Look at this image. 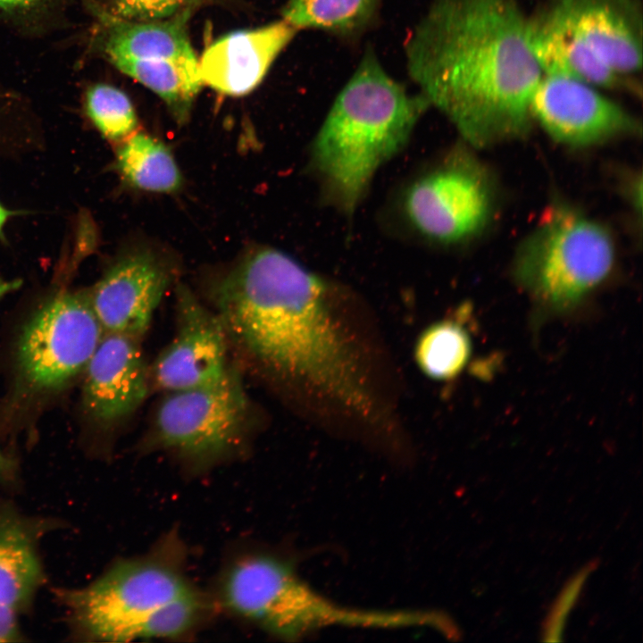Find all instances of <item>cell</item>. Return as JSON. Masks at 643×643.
Masks as SVG:
<instances>
[{
    "label": "cell",
    "mask_w": 643,
    "mask_h": 643,
    "mask_svg": "<svg viewBox=\"0 0 643 643\" xmlns=\"http://www.w3.org/2000/svg\"><path fill=\"white\" fill-rule=\"evenodd\" d=\"M11 215V212L0 203V233L2 232Z\"/></svg>",
    "instance_id": "f546056e"
},
{
    "label": "cell",
    "mask_w": 643,
    "mask_h": 643,
    "mask_svg": "<svg viewBox=\"0 0 643 643\" xmlns=\"http://www.w3.org/2000/svg\"><path fill=\"white\" fill-rule=\"evenodd\" d=\"M2 117L4 116L0 115V151L7 150L6 146H13V143H21L16 141L21 138V136H16V132L8 128L6 121H4Z\"/></svg>",
    "instance_id": "484cf974"
},
{
    "label": "cell",
    "mask_w": 643,
    "mask_h": 643,
    "mask_svg": "<svg viewBox=\"0 0 643 643\" xmlns=\"http://www.w3.org/2000/svg\"><path fill=\"white\" fill-rule=\"evenodd\" d=\"M111 63L158 95L179 121L187 119L193 101L204 86L197 59L118 58Z\"/></svg>",
    "instance_id": "ac0fdd59"
},
{
    "label": "cell",
    "mask_w": 643,
    "mask_h": 643,
    "mask_svg": "<svg viewBox=\"0 0 643 643\" xmlns=\"http://www.w3.org/2000/svg\"><path fill=\"white\" fill-rule=\"evenodd\" d=\"M296 29L281 20L228 33L209 45L198 60L204 85L228 96H243L263 79Z\"/></svg>",
    "instance_id": "9a60e30c"
},
{
    "label": "cell",
    "mask_w": 643,
    "mask_h": 643,
    "mask_svg": "<svg viewBox=\"0 0 643 643\" xmlns=\"http://www.w3.org/2000/svg\"><path fill=\"white\" fill-rule=\"evenodd\" d=\"M172 280L171 266L152 252L136 251L117 260L88 290L104 332L142 340Z\"/></svg>",
    "instance_id": "4fadbf2b"
},
{
    "label": "cell",
    "mask_w": 643,
    "mask_h": 643,
    "mask_svg": "<svg viewBox=\"0 0 643 643\" xmlns=\"http://www.w3.org/2000/svg\"><path fill=\"white\" fill-rule=\"evenodd\" d=\"M256 424L255 407L232 364L215 383L164 393L141 445L202 472L240 454Z\"/></svg>",
    "instance_id": "ba28073f"
},
{
    "label": "cell",
    "mask_w": 643,
    "mask_h": 643,
    "mask_svg": "<svg viewBox=\"0 0 643 643\" xmlns=\"http://www.w3.org/2000/svg\"><path fill=\"white\" fill-rule=\"evenodd\" d=\"M430 106L475 147L526 136L543 72L517 0H433L405 42Z\"/></svg>",
    "instance_id": "7a4b0ae2"
},
{
    "label": "cell",
    "mask_w": 643,
    "mask_h": 643,
    "mask_svg": "<svg viewBox=\"0 0 643 643\" xmlns=\"http://www.w3.org/2000/svg\"><path fill=\"white\" fill-rule=\"evenodd\" d=\"M214 602L286 641L333 627L379 630L386 622L381 608L338 603L305 581L289 560L268 552L246 553L230 561L221 574Z\"/></svg>",
    "instance_id": "8992f818"
},
{
    "label": "cell",
    "mask_w": 643,
    "mask_h": 643,
    "mask_svg": "<svg viewBox=\"0 0 643 643\" xmlns=\"http://www.w3.org/2000/svg\"><path fill=\"white\" fill-rule=\"evenodd\" d=\"M38 527L14 507L0 505V606L19 614L43 585Z\"/></svg>",
    "instance_id": "2e32d148"
},
{
    "label": "cell",
    "mask_w": 643,
    "mask_h": 643,
    "mask_svg": "<svg viewBox=\"0 0 643 643\" xmlns=\"http://www.w3.org/2000/svg\"><path fill=\"white\" fill-rule=\"evenodd\" d=\"M104 334L88 291L55 296L21 332L17 349L21 377L38 390L63 386L84 372Z\"/></svg>",
    "instance_id": "30bf717a"
},
{
    "label": "cell",
    "mask_w": 643,
    "mask_h": 643,
    "mask_svg": "<svg viewBox=\"0 0 643 643\" xmlns=\"http://www.w3.org/2000/svg\"><path fill=\"white\" fill-rule=\"evenodd\" d=\"M615 257L605 227L557 205L521 244L513 273L532 301L538 322L579 311L611 277Z\"/></svg>",
    "instance_id": "52a82bcc"
},
{
    "label": "cell",
    "mask_w": 643,
    "mask_h": 643,
    "mask_svg": "<svg viewBox=\"0 0 643 643\" xmlns=\"http://www.w3.org/2000/svg\"><path fill=\"white\" fill-rule=\"evenodd\" d=\"M337 293L287 254L262 248L218 279L210 297L230 346L268 382L377 425L380 405Z\"/></svg>",
    "instance_id": "6da1fadb"
},
{
    "label": "cell",
    "mask_w": 643,
    "mask_h": 643,
    "mask_svg": "<svg viewBox=\"0 0 643 643\" xmlns=\"http://www.w3.org/2000/svg\"><path fill=\"white\" fill-rule=\"evenodd\" d=\"M21 285L20 280H0V300L16 291Z\"/></svg>",
    "instance_id": "83f0119b"
},
{
    "label": "cell",
    "mask_w": 643,
    "mask_h": 643,
    "mask_svg": "<svg viewBox=\"0 0 643 643\" xmlns=\"http://www.w3.org/2000/svg\"><path fill=\"white\" fill-rule=\"evenodd\" d=\"M642 21L639 0H549L527 35L543 74L614 89L641 71Z\"/></svg>",
    "instance_id": "5b68a950"
},
{
    "label": "cell",
    "mask_w": 643,
    "mask_h": 643,
    "mask_svg": "<svg viewBox=\"0 0 643 643\" xmlns=\"http://www.w3.org/2000/svg\"><path fill=\"white\" fill-rule=\"evenodd\" d=\"M597 565V560H592L574 574L564 587L545 620L543 625L545 641L561 640L567 616L576 604L588 577Z\"/></svg>",
    "instance_id": "603a6c76"
},
{
    "label": "cell",
    "mask_w": 643,
    "mask_h": 643,
    "mask_svg": "<svg viewBox=\"0 0 643 643\" xmlns=\"http://www.w3.org/2000/svg\"><path fill=\"white\" fill-rule=\"evenodd\" d=\"M530 113L551 138L573 147L641 131L639 121L600 88L563 76L542 75L530 99Z\"/></svg>",
    "instance_id": "7c38bea8"
},
{
    "label": "cell",
    "mask_w": 643,
    "mask_h": 643,
    "mask_svg": "<svg viewBox=\"0 0 643 643\" xmlns=\"http://www.w3.org/2000/svg\"><path fill=\"white\" fill-rule=\"evenodd\" d=\"M175 300L174 337L149 365L151 389L163 393L215 383L232 365L227 333L215 312L183 285Z\"/></svg>",
    "instance_id": "8fae6325"
},
{
    "label": "cell",
    "mask_w": 643,
    "mask_h": 643,
    "mask_svg": "<svg viewBox=\"0 0 643 643\" xmlns=\"http://www.w3.org/2000/svg\"><path fill=\"white\" fill-rule=\"evenodd\" d=\"M430 104L410 95L366 50L336 97L313 146V161L331 198L351 213L377 170L396 155Z\"/></svg>",
    "instance_id": "3957f363"
},
{
    "label": "cell",
    "mask_w": 643,
    "mask_h": 643,
    "mask_svg": "<svg viewBox=\"0 0 643 643\" xmlns=\"http://www.w3.org/2000/svg\"><path fill=\"white\" fill-rule=\"evenodd\" d=\"M21 636L17 614L0 606V642L20 641Z\"/></svg>",
    "instance_id": "d4e9b609"
},
{
    "label": "cell",
    "mask_w": 643,
    "mask_h": 643,
    "mask_svg": "<svg viewBox=\"0 0 643 643\" xmlns=\"http://www.w3.org/2000/svg\"><path fill=\"white\" fill-rule=\"evenodd\" d=\"M207 0H108L109 13L126 20L167 19Z\"/></svg>",
    "instance_id": "cb8c5ba5"
},
{
    "label": "cell",
    "mask_w": 643,
    "mask_h": 643,
    "mask_svg": "<svg viewBox=\"0 0 643 643\" xmlns=\"http://www.w3.org/2000/svg\"><path fill=\"white\" fill-rule=\"evenodd\" d=\"M42 0H0V10L13 11L32 7Z\"/></svg>",
    "instance_id": "4316f807"
},
{
    "label": "cell",
    "mask_w": 643,
    "mask_h": 643,
    "mask_svg": "<svg viewBox=\"0 0 643 643\" xmlns=\"http://www.w3.org/2000/svg\"><path fill=\"white\" fill-rule=\"evenodd\" d=\"M382 0H288L282 20L295 29H321L342 37L369 27Z\"/></svg>",
    "instance_id": "d6986e66"
},
{
    "label": "cell",
    "mask_w": 643,
    "mask_h": 643,
    "mask_svg": "<svg viewBox=\"0 0 643 643\" xmlns=\"http://www.w3.org/2000/svg\"><path fill=\"white\" fill-rule=\"evenodd\" d=\"M472 341L468 330L457 320L436 322L425 329L414 347L415 362L429 378L449 380L469 363Z\"/></svg>",
    "instance_id": "44dd1931"
},
{
    "label": "cell",
    "mask_w": 643,
    "mask_h": 643,
    "mask_svg": "<svg viewBox=\"0 0 643 643\" xmlns=\"http://www.w3.org/2000/svg\"><path fill=\"white\" fill-rule=\"evenodd\" d=\"M493 200V185L485 168L470 153L455 149L409 187L404 207L422 235L451 244L485 228Z\"/></svg>",
    "instance_id": "9c48e42d"
},
{
    "label": "cell",
    "mask_w": 643,
    "mask_h": 643,
    "mask_svg": "<svg viewBox=\"0 0 643 643\" xmlns=\"http://www.w3.org/2000/svg\"><path fill=\"white\" fill-rule=\"evenodd\" d=\"M59 596L79 633L100 642L190 636L216 607L177 560L157 552L121 559Z\"/></svg>",
    "instance_id": "277c9868"
},
{
    "label": "cell",
    "mask_w": 643,
    "mask_h": 643,
    "mask_svg": "<svg viewBox=\"0 0 643 643\" xmlns=\"http://www.w3.org/2000/svg\"><path fill=\"white\" fill-rule=\"evenodd\" d=\"M193 9L167 19L131 21L98 9L104 24V52L111 62L128 59H197L191 46L188 22Z\"/></svg>",
    "instance_id": "e0dca14e"
},
{
    "label": "cell",
    "mask_w": 643,
    "mask_h": 643,
    "mask_svg": "<svg viewBox=\"0 0 643 643\" xmlns=\"http://www.w3.org/2000/svg\"><path fill=\"white\" fill-rule=\"evenodd\" d=\"M117 166L133 187L152 192H172L181 176L170 150L144 133L131 134L117 153Z\"/></svg>",
    "instance_id": "ffe728a7"
},
{
    "label": "cell",
    "mask_w": 643,
    "mask_h": 643,
    "mask_svg": "<svg viewBox=\"0 0 643 643\" xmlns=\"http://www.w3.org/2000/svg\"><path fill=\"white\" fill-rule=\"evenodd\" d=\"M141 341L122 333L104 332L84 370L83 405L103 428L128 420L151 390Z\"/></svg>",
    "instance_id": "5bb4252c"
},
{
    "label": "cell",
    "mask_w": 643,
    "mask_h": 643,
    "mask_svg": "<svg viewBox=\"0 0 643 643\" xmlns=\"http://www.w3.org/2000/svg\"><path fill=\"white\" fill-rule=\"evenodd\" d=\"M86 112L98 131L111 140L126 139L138 124L129 97L109 84L98 83L88 89Z\"/></svg>",
    "instance_id": "7402d4cb"
},
{
    "label": "cell",
    "mask_w": 643,
    "mask_h": 643,
    "mask_svg": "<svg viewBox=\"0 0 643 643\" xmlns=\"http://www.w3.org/2000/svg\"><path fill=\"white\" fill-rule=\"evenodd\" d=\"M11 468V463L0 448V477L5 475Z\"/></svg>",
    "instance_id": "f1b7e54d"
}]
</instances>
